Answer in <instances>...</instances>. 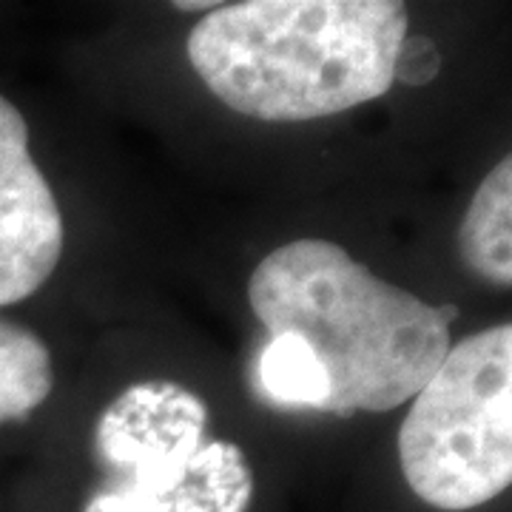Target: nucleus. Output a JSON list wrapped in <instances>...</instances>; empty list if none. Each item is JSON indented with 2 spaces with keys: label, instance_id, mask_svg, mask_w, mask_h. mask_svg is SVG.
<instances>
[{
  "label": "nucleus",
  "instance_id": "nucleus-1",
  "mask_svg": "<svg viewBox=\"0 0 512 512\" xmlns=\"http://www.w3.org/2000/svg\"><path fill=\"white\" fill-rule=\"evenodd\" d=\"M407 35L399 0H245L211 9L185 49L231 111L305 123L390 92Z\"/></svg>",
  "mask_w": 512,
  "mask_h": 512
},
{
  "label": "nucleus",
  "instance_id": "nucleus-2",
  "mask_svg": "<svg viewBox=\"0 0 512 512\" xmlns=\"http://www.w3.org/2000/svg\"><path fill=\"white\" fill-rule=\"evenodd\" d=\"M248 302L271 336L291 333L328 379L325 413H390L416 399L453 348L456 305H427L328 239H293L265 256Z\"/></svg>",
  "mask_w": 512,
  "mask_h": 512
},
{
  "label": "nucleus",
  "instance_id": "nucleus-3",
  "mask_svg": "<svg viewBox=\"0 0 512 512\" xmlns=\"http://www.w3.org/2000/svg\"><path fill=\"white\" fill-rule=\"evenodd\" d=\"M103 484L83 512H248L251 464L234 441L208 439V407L171 379L126 387L94 424Z\"/></svg>",
  "mask_w": 512,
  "mask_h": 512
},
{
  "label": "nucleus",
  "instance_id": "nucleus-4",
  "mask_svg": "<svg viewBox=\"0 0 512 512\" xmlns=\"http://www.w3.org/2000/svg\"><path fill=\"white\" fill-rule=\"evenodd\" d=\"M399 464L424 504L467 512L512 484V328L450 348L399 430Z\"/></svg>",
  "mask_w": 512,
  "mask_h": 512
},
{
  "label": "nucleus",
  "instance_id": "nucleus-5",
  "mask_svg": "<svg viewBox=\"0 0 512 512\" xmlns=\"http://www.w3.org/2000/svg\"><path fill=\"white\" fill-rule=\"evenodd\" d=\"M63 242V214L32 160L29 126L0 94V308L18 305L49 282Z\"/></svg>",
  "mask_w": 512,
  "mask_h": 512
},
{
  "label": "nucleus",
  "instance_id": "nucleus-6",
  "mask_svg": "<svg viewBox=\"0 0 512 512\" xmlns=\"http://www.w3.org/2000/svg\"><path fill=\"white\" fill-rule=\"evenodd\" d=\"M467 268L495 288L512 282V157L507 154L478 185L456 234Z\"/></svg>",
  "mask_w": 512,
  "mask_h": 512
},
{
  "label": "nucleus",
  "instance_id": "nucleus-7",
  "mask_svg": "<svg viewBox=\"0 0 512 512\" xmlns=\"http://www.w3.org/2000/svg\"><path fill=\"white\" fill-rule=\"evenodd\" d=\"M55 390L52 353L35 330L0 319V424L23 421Z\"/></svg>",
  "mask_w": 512,
  "mask_h": 512
},
{
  "label": "nucleus",
  "instance_id": "nucleus-8",
  "mask_svg": "<svg viewBox=\"0 0 512 512\" xmlns=\"http://www.w3.org/2000/svg\"><path fill=\"white\" fill-rule=\"evenodd\" d=\"M259 382L265 393L279 404L299 407H325L328 402V379L316 362L313 350L291 333L271 336L259 356Z\"/></svg>",
  "mask_w": 512,
  "mask_h": 512
},
{
  "label": "nucleus",
  "instance_id": "nucleus-9",
  "mask_svg": "<svg viewBox=\"0 0 512 512\" xmlns=\"http://www.w3.org/2000/svg\"><path fill=\"white\" fill-rule=\"evenodd\" d=\"M439 52L427 37H404L399 57H396V69L393 80H402L407 86H424L427 80H433L439 74Z\"/></svg>",
  "mask_w": 512,
  "mask_h": 512
},
{
  "label": "nucleus",
  "instance_id": "nucleus-10",
  "mask_svg": "<svg viewBox=\"0 0 512 512\" xmlns=\"http://www.w3.org/2000/svg\"><path fill=\"white\" fill-rule=\"evenodd\" d=\"M220 3H211V0H194V3H188V0H177L174 3V9H180V12H211V9H217Z\"/></svg>",
  "mask_w": 512,
  "mask_h": 512
}]
</instances>
